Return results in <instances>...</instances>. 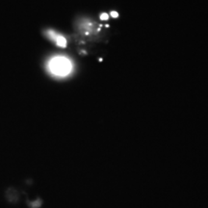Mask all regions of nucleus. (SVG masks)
Listing matches in <instances>:
<instances>
[{
  "label": "nucleus",
  "instance_id": "obj_2",
  "mask_svg": "<svg viewBox=\"0 0 208 208\" xmlns=\"http://www.w3.org/2000/svg\"><path fill=\"white\" fill-rule=\"evenodd\" d=\"M53 38L55 39V42H56V43L58 44L59 46L65 47V46H67L66 40H65V38H63V37H61V36H53Z\"/></svg>",
  "mask_w": 208,
  "mask_h": 208
},
{
  "label": "nucleus",
  "instance_id": "obj_1",
  "mask_svg": "<svg viewBox=\"0 0 208 208\" xmlns=\"http://www.w3.org/2000/svg\"><path fill=\"white\" fill-rule=\"evenodd\" d=\"M49 68L56 75H67L71 71V63L65 57H56L50 61Z\"/></svg>",
  "mask_w": 208,
  "mask_h": 208
},
{
  "label": "nucleus",
  "instance_id": "obj_4",
  "mask_svg": "<svg viewBox=\"0 0 208 208\" xmlns=\"http://www.w3.org/2000/svg\"><path fill=\"white\" fill-rule=\"evenodd\" d=\"M111 15H112L113 18H118V17H119V14H118L117 12H112Z\"/></svg>",
  "mask_w": 208,
  "mask_h": 208
},
{
  "label": "nucleus",
  "instance_id": "obj_3",
  "mask_svg": "<svg viewBox=\"0 0 208 208\" xmlns=\"http://www.w3.org/2000/svg\"><path fill=\"white\" fill-rule=\"evenodd\" d=\"M108 18H109V15L107 14H102V15H100V18L102 19V20H107Z\"/></svg>",
  "mask_w": 208,
  "mask_h": 208
}]
</instances>
